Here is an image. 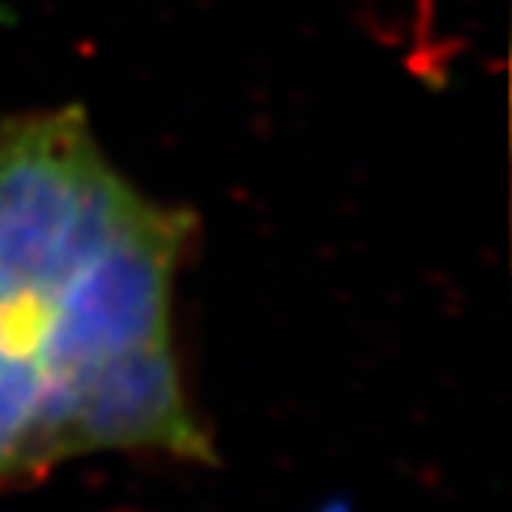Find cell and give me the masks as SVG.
Listing matches in <instances>:
<instances>
[{
    "mask_svg": "<svg viewBox=\"0 0 512 512\" xmlns=\"http://www.w3.org/2000/svg\"><path fill=\"white\" fill-rule=\"evenodd\" d=\"M193 230L80 107L0 127V489L94 453L217 463L177 350Z\"/></svg>",
    "mask_w": 512,
    "mask_h": 512,
    "instance_id": "1",
    "label": "cell"
}]
</instances>
